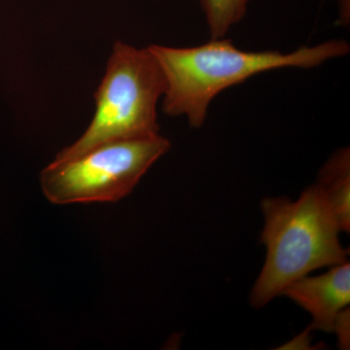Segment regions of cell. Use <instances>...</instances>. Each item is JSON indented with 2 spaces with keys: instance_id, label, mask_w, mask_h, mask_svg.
Masks as SVG:
<instances>
[{
  "instance_id": "3957f363",
  "label": "cell",
  "mask_w": 350,
  "mask_h": 350,
  "mask_svg": "<svg viewBox=\"0 0 350 350\" xmlns=\"http://www.w3.org/2000/svg\"><path fill=\"white\" fill-rule=\"evenodd\" d=\"M165 88L162 68L148 47L116 41L94 94L96 110L91 123L55 160L73 158L107 142L159 135L157 107Z\"/></svg>"
},
{
  "instance_id": "8992f818",
  "label": "cell",
  "mask_w": 350,
  "mask_h": 350,
  "mask_svg": "<svg viewBox=\"0 0 350 350\" xmlns=\"http://www.w3.org/2000/svg\"><path fill=\"white\" fill-rule=\"evenodd\" d=\"M317 186L325 196L342 232L350 231V151L340 149L327 161L319 174Z\"/></svg>"
},
{
  "instance_id": "7a4b0ae2",
  "label": "cell",
  "mask_w": 350,
  "mask_h": 350,
  "mask_svg": "<svg viewBox=\"0 0 350 350\" xmlns=\"http://www.w3.org/2000/svg\"><path fill=\"white\" fill-rule=\"evenodd\" d=\"M262 243L267 257L252 292L251 305L262 308L285 288L320 268L349 261V250L342 245V232L325 196L317 184L297 200L266 198Z\"/></svg>"
},
{
  "instance_id": "52a82bcc",
  "label": "cell",
  "mask_w": 350,
  "mask_h": 350,
  "mask_svg": "<svg viewBox=\"0 0 350 350\" xmlns=\"http://www.w3.org/2000/svg\"><path fill=\"white\" fill-rule=\"evenodd\" d=\"M251 0H200L211 38H225L247 12Z\"/></svg>"
},
{
  "instance_id": "ba28073f",
  "label": "cell",
  "mask_w": 350,
  "mask_h": 350,
  "mask_svg": "<svg viewBox=\"0 0 350 350\" xmlns=\"http://www.w3.org/2000/svg\"><path fill=\"white\" fill-rule=\"evenodd\" d=\"M350 314L349 308H347L338 315L335 326H334L333 332L337 334L340 347L342 349H349V325H350Z\"/></svg>"
},
{
  "instance_id": "9c48e42d",
  "label": "cell",
  "mask_w": 350,
  "mask_h": 350,
  "mask_svg": "<svg viewBox=\"0 0 350 350\" xmlns=\"http://www.w3.org/2000/svg\"><path fill=\"white\" fill-rule=\"evenodd\" d=\"M349 2L350 0H338V15H340V25L349 24Z\"/></svg>"
},
{
  "instance_id": "5b68a950",
  "label": "cell",
  "mask_w": 350,
  "mask_h": 350,
  "mask_svg": "<svg viewBox=\"0 0 350 350\" xmlns=\"http://www.w3.org/2000/svg\"><path fill=\"white\" fill-rule=\"evenodd\" d=\"M282 295L312 315L310 329L331 333L338 315L349 306V262L332 267L321 275L304 276L285 288Z\"/></svg>"
},
{
  "instance_id": "277c9868",
  "label": "cell",
  "mask_w": 350,
  "mask_h": 350,
  "mask_svg": "<svg viewBox=\"0 0 350 350\" xmlns=\"http://www.w3.org/2000/svg\"><path fill=\"white\" fill-rule=\"evenodd\" d=\"M170 148V140L159 133L107 142L73 158L54 160L41 172L43 194L59 206L118 202Z\"/></svg>"
},
{
  "instance_id": "6da1fadb",
  "label": "cell",
  "mask_w": 350,
  "mask_h": 350,
  "mask_svg": "<svg viewBox=\"0 0 350 350\" xmlns=\"http://www.w3.org/2000/svg\"><path fill=\"white\" fill-rule=\"evenodd\" d=\"M148 48L165 77L163 113L185 117L189 125L195 129L204 126L211 103L225 90L276 69L317 68L347 56L350 51L345 39H332L289 53L244 51L225 38H211L196 47L153 44Z\"/></svg>"
}]
</instances>
